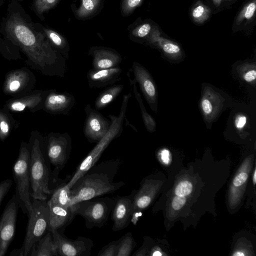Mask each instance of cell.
<instances>
[{
	"instance_id": "1",
	"label": "cell",
	"mask_w": 256,
	"mask_h": 256,
	"mask_svg": "<svg viewBox=\"0 0 256 256\" xmlns=\"http://www.w3.org/2000/svg\"><path fill=\"white\" fill-rule=\"evenodd\" d=\"M8 37L26 54L27 65L48 76L64 77L66 58L50 44L44 32L30 26L18 14H12L6 24Z\"/></svg>"
},
{
	"instance_id": "2",
	"label": "cell",
	"mask_w": 256,
	"mask_h": 256,
	"mask_svg": "<svg viewBox=\"0 0 256 256\" xmlns=\"http://www.w3.org/2000/svg\"><path fill=\"white\" fill-rule=\"evenodd\" d=\"M122 164L120 158L105 160L92 166L70 188L71 204L113 193L126 184L114 182Z\"/></svg>"
},
{
	"instance_id": "3",
	"label": "cell",
	"mask_w": 256,
	"mask_h": 256,
	"mask_svg": "<svg viewBox=\"0 0 256 256\" xmlns=\"http://www.w3.org/2000/svg\"><path fill=\"white\" fill-rule=\"evenodd\" d=\"M30 149V196L32 199L47 200L54 188V179L50 164L40 136L32 134Z\"/></svg>"
},
{
	"instance_id": "4",
	"label": "cell",
	"mask_w": 256,
	"mask_h": 256,
	"mask_svg": "<svg viewBox=\"0 0 256 256\" xmlns=\"http://www.w3.org/2000/svg\"><path fill=\"white\" fill-rule=\"evenodd\" d=\"M131 97L130 92L124 96L120 112L118 116L108 115L111 122L108 130L78 164L72 176L66 182V186L70 188L88 169L98 162L110 144L121 135L123 130L124 121L126 118L128 104Z\"/></svg>"
},
{
	"instance_id": "5",
	"label": "cell",
	"mask_w": 256,
	"mask_h": 256,
	"mask_svg": "<svg viewBox=\"0 0 256 256\" xmlns=\"http://www.w3.org/2000/svg\"><path fill=\"white\" fill-rule=\"evenodd\" d=\"M30 149L29 144L22 142L18 157L12 168L14 178L16 183L15 195L22 212L28 216L32 211L30 188Z\"/></svg>"
},
{
	"instance_id": "6",
	"label": "cell",
	"mask_w": 256,
	"mask_h": 256,
	"mask_svg": "<svg viewBox=\"0 0 256 256\" xmlns=\"http://www.w3.org/2000/svg\"><path fill=\"white\" fill-rule=\"evenodd\" d=\"M116 202L115 197L97 196L73 205L75 214L84 220L87 228H101L106 224Z\"/></svg>"
},
{
	"instance_id": "7",
	"label": "cell",
	"mask_w": 256,
	"mask_h": 256,
	"mask_svg": "<svg viewBox=\"0 0 256 256\" xmlns=\"http://www.w3.org/2000/svg\"><path fill=\"white\" fill-rule=\"evenodd\" d=\"M32 211L28 217L26 232L22 246L24 256L30 254L33 245L48 231L50 210L47 200L32 199Z\"/></svg>"
},
{
	"instance_id": "8",
	"label": "cell",
	"mask_w": 256,
	"mask_h": 256,
	"mask_svg": "<svg viewBox=\"0 0 256 256\" xmlns=\"http://www.w3.org/2000/svg\"><path fill=\"white\" fill-rule=\"evenodd\" d=\"M72 139L66 132H50L48 136L46 154L50 164L54 168V178L57 181L58 173L65 166L70 154Z\"/></svg>"
},
{
	"instance_id": "9",
	"label": "cell",
	"mask_w": 256,
	"mask_h": 256,
	"mask_svg": "<svg viewBox=\"0 0 256 256\" xmlns=\"http://www.w3.org/2000/svg\"><path fill=\"white\" fill-rule=\"evenodd\" d=\"M36 84L34 74L27 68L11 70L6 76L3 92L12 98L22 96L32 91Z\"/></svg>"
},
{
	"instance_id": "10",
	"label": "cell",
	"mask_w": 256,
	"mask_h": 256,
	"mask_svg": "<svg viewBox=\"0 0 256 256\" xmlns=\"http://www.w3.org/2000/svg\"><path fill=\"white\" fill-rule=\"evenodd\" d=\"M53 240L60 256H90L94 246L93 240L83 236L76 240L68 238L57 230L51 232Z\"/></svg>"
},
{
	"instance_id": "11",
	"label": "cell",
	"mask_w": 256,
	"mask_h": 256,
	"mask_svg": "<svg viewBox=\"0 0 256 256\" xmlns=\"http://www.w3.org/2000/svg\"><path fill=\"white\" fill-rule=\"evenodd\" d=\"M18 200L14 194L7 203L0 218V256H4L13 240L16 231Z\"/></svg>"
},
{
	"instance_id": "12",
	"label": "cell",
	"mask_w": 256,
	"mask_h": 256,
	"mask_svg": "<svg viewBox=\"0 0 256 256\" xmlns=\"http://www.w3.org/2000/svg\"><path fill=\"white\" fill-rule=\"evenodd\" d=\"M84 112L86 115L84 127V136L89 142L96 143L108 130L110 120L88 104L84 107Z\"/></svg>"
},
{
	"instance_id": "13",
	"label": "cell",
	"mask_w": 256,
	"mask_h": 256,
	"mask_svg": "<svg viewBox=\"0 0 256 256\" xmlns=\"http://www.w3.org/2000/svg\"><path fill=\"white\" fill-rule=\"evenodd\" d=\"M50 90H36L22 96L6 100L3 108L9 112H20L29 110L36 112L42 110L44 100Z\"/></svg>"
},
{
	"instance_id": "14",
	"label": "cell",
	"mask_w": 256,
	"mask_h": 256,
	"mask_svg": "<svg viewBox=\"0 0 256 256\" xmlns=\"http://www.w3.org/2000/svg\"><path fill=\"white\" fill-rule=\"evenodd\" d=\"M136 192V190H133L128 195L115 197V204L111 212L113 231L124 230L131 222L132 202Z\"/></svg>"
},
{
	"instance_id": "15",
	"label": "cell",
	"mask_w": 256,
	"mask_h": 256,
	"mask_svg": "<svg viewBox=\"0 0 256 256\" xmlns=\"http://www.w3.org/2000/svg\"><path fill=\"white\" fill-rule=\"evenodd\" d=\"M73 95L67 92H57L50 90L44 102L42 110L52 114L67 115L75 104Z\"/></svg>"
},
{
	"instance_id": "16",
	"label": "cell",
	"mask_w": 256,
	"mask_h": 256,
	"mask_svg": "<svg viewBox=\"0 0 256 256\" xmlns=\"http://www.w3.org/2000/svg\"><path fill=\"white\" fill-rule=\"evenodd\" d=\"M88 55L92 57V68L102 70L118 66L122 58L116 50L102 46L90 48Z\"/></svg>"
},
{
	"instance_id": "17",
	"label": "cell",
	"mask_w": 256,
	"mask_h": 256,
	"mask_svg": "<svg viewBox=\"0 0 256 256\" xmlns=\"http://www.w3.org/2000/svg\"><path fill=\"white\" fill-rule=\"evenodd\" d=\"M123 70L119 66L102 69L90 70L86 74L90 88H100L112 85L122 78Z\"/></svg>"
},
{
	"instance_id": "18",
	"label": "cell",
	"mask_w": 256,
	"mask_h": 256,
	"mask_svg": "<svg viewBox=\"0 0 256 256\" xmlns=\"http://www.w3.org/2000/svg\"><path fill=\"white\" fill-rule=\"evenodd\" d=\"M50 210V223L48 231L57 230L66 227L74 218L73 205L62 206L56 204H48Z\"/></svg>"
},
{
	"instance_id": "19",
	"label": "cell",
	"mask_w": 256,
	"mask_h": 256,
	"mask_svg": "<svg viewBox=\"0 0 256 256\" xmlns=\"http://www.w3.org/2000/svg\"><path fill=\"white\" fill-rule=\"evenodd\" d=\"M132 69L136 82L138 83L141 90L148 102L152 104L156 100V90L147 70L139 63L134 62Z\"/></svg>"
},
{
	"instance_id": "20",
	"label": "cell",
	"mask_w": 256,
	"mask_h": 256,
	"mask_svg": "<svg viewBox=\"0 0 256 256\" xmlns=\"http://www.w3.org/2000/svg\"><path fill=\"white\" fill-rule=\"evenodd\" d=\"M256 0H248L236 14L232 26L233 32L244 30L256 18Z\"/></svg>"
},
{
	"instance_id": "21",
	"label": "cell",
	"mask_w": 256,
	"mask_h": 256,
	"mask_svg": "<svg viewBox=\"0 0 256 256\" xmlns=\"http://www.w3.org/2000/svg\"><path fill=\"white\" fill-rule=\"evenodd\" d=\"M155 26L156 24L151 20H136L128 26L130 38L137 42L146 41Z\"/></svg>"
},
{
	"instance_id": "22",
	"label": "cell",
	"mask_w": 256,
	"mask_h": 256,
	"mask_svg": "<svg viewBox=\"0 0 256 256\" xmlns=\"http://www.w3.org/2000/svg\"><path fill=\"white\" fill-rule=\"evenodd\" d=\"M30 252L31 256H58L52 232L48 231L33 245Z\"/></svg>"
},
{
	"instance_id": "23",
	"label": "cell",
	"mask_w": 256,
	"mask_h": 256,
	"mask_svg": "<svg viewBox=\"0 0 256 256\" xmlns=\"http://www.w3.org/2000/svg\"><path fill=\"white\" fill-rule=\"evenodd\" d=\"M103 2V0H80V6L74 11L75 17L80 20L94 17L102 10Z\"/></svg>"
},
{
	"instance_id": "24",
	"label": "cell",
	"mask_w": 256,
	"mask_h": 256,
	"mask_svg": "<svg viewBox=\"0 0 256 256\" xmlns=\"http://www.w3.org/2000/svg\"><path fill=\"white\" fill-rule=\"evenodd\" d=\"M212 10L202 0H196L190 8L189 14L191 20L196 25L204 24L210 19Z\"/></svg>"
},
{
	"instance_id": "25",
	"label": "cell",
	"mask_w": 256,
	"mask_h": 256,
	"mask_svg": "<svg viewBox=\"0 0 256 256\" xmlns=\"http://www.w3.org/2000/svg\"><path fill=\"white\" fill-rule=\"evenodd\" d=\"M43 30L52 46L64 58H68L70 48L66 38L51 28H44Z\"/></svg>"
},
{
	"instance_id": "26",
	"label": "cell",
	"mask_w": 256,
	"mask_h": 256,
	"mask_svg": "<svg viewBox=\"0 0 256 256\" xmlns=\"http://www.w3.org/2000/svg\"><path fill=\"white\" fill-rule=\"evenodd\" d=\"M124 88L122 84L112 86L100 94L94 102L95 109L102 110L112 103L122 92Z\"/></svg>"
},
{
	"instance_id": "27",
	"label": "cell",
	"mask_w": 256,
	"mask_h": 256,
	"mask_svg": "<svg viewBox=\"0 0 256 256\" xmlns=\"http://www.w3.org/2000/svg\"><path fill=\"white\" fill-rule=\"evenodd\" d=\"M48 204H56L62 206H72L70 188L67 186L66 182H62L53 190L50 198L47 200Z\"/></svg>"
},
{
	"instance_id": "28",
	"label": "cell",
	"mask_w": 256,
	"mask_h": 256,
	"mask_svg": "<svg viewBox=\"0 0 256 256\" xmlns=\"http://www.w3.org/2000/svg\"><path fill=\"white\" fill-rule=\"evenodd\" d=\"M15 124L10 112L0 109V140L4 142L10 135Z\"/></svg>"
},
{
	"instance_id": "29",
	"label": "cell",
	"mask_w": 256,
	"mask_h": 256,
	"mask_svg": "<svg viewBox=\"0 0 256 256\" xmlns=\"http://www.w3.org/2000/svg\"><path fill=\"white\" fill-rule=\"evenodd\" d=\"M136 246L131 232H128L119 238L116 256H130Z\"/></svg>"
},
{
	"instance_id": "30",
	"label": "cell",
	"mask_w": 256,
	"mask_h": 256,
	"mask_svg": "<svg viewBox=\"0 0 256 256\" xmlns=\"http://www.w3.org/2000/svg\"><path fill=\"white\" fill-rule=\"evenodd\" d=\"M128 78L130 81L131 86H132L133 92L136 98L140 105V107L142 114V119L144 122L146 127L148 130L149 132H152L154 130L155 126L153 118L146 112L145 109V108L142 103V100L141 98V96L137 90L136 82L134 80H132L131 79H130V78Z\"/></svg>"
},
{
	"instance_id": "31",
	"label": "cell",
	"mask_w": 256,
	"mask_h": 256,
	"mask_svg": "<svg viewBox=\"0 0 256 256\" xmlns=\"http://www.w3.org/2000/svg\"><path fill=\"white\" fill-rule=\"evenodd\" d=\"M144 0H121L120 12L123 16L132 14L136 8L141 5Z\"/></svg>"
},
{
	"instance_id": "32",
	"label": "cell",
	"mask_w": 256,
	"mask_h": 256,
	"mask_svg": "<svg viewBox=\"0 0 256 256\" xmlns=\"http://www.w3.org/2000/svg\"><path fill=\"white\" fill-rule=\"evenodd\" d=\"M60 0H36L34 6L38 14H42L54 7Z\"/></svg>"
},
{
	"instance_id": "33",
	"label": "cell",
	"mask_w": 256,
	"mask_h": 256,
	"mask_svg": "<svg viewBox=\"0 0 256 256\" xmlns=\"http://www.w3.org/2000/svg\"><path fill=\"white\" fill-rule=\"evenodd\" d=\"M119 239L112 240L103 246L98 254V256H116Z\"/></svg>"
},
{
	"instance_id": "34",
	"label": "cell",
	"mask_w": 256,
	"mask_h": 256,
	"mask_svg": "<svg viewBox=\"0 0 256 256\" xmlns=\"http://www.w3.org/2000/svg\"><path fill=\"white\" fill-rule=\"evenodd\" d=\"M192 190V186L190 182L188 180L180 182L175 189L176 196H184L190 194Z\"/></svg>"
},
{
	"instance_id": "35",
	"label": "cell",
	"mask_w": 256,
	"mask_h": 256,
	"mask_svg": "<svg viewBox=\"0 0 256 256\" xmlns=\"http://www.w3.org/2000/svg\"><path fill=\"white\" fill-rule=\"evenodd\" d=\"M12 184V182L10 178L4 180L0 182V206L3 199L10 190Z\"/></svg>"
},
{
	"instance_id": "36",
	"label": "cell",
	"mask_w": 256,
	"mask_h": 256,
	"mask_svg": "<svg viewBox=\"0 0 256 256\" xmlns=\"http://www.w3.org/2000/svg\"><path fill=\"white\" fill-rule=\"evenodd\" d=\"M186 199L184 196H176L172 202V207L174 210H178L184 204Z\"/></svg>"
},
{
	"instance_id": "37",
	"label": "cell",
	"mask_w": 256,
	"mask_h": 256,
	"mask_svg": "<svg viewBox=\"0 0 256 256\" xmlns=\"http://www.w3.org/2000/svg\"><path fill=\"white\" fill-rule=\"evenodd\" d=\"M248 174L246 172H242L236 176L233 180V184L236 186H242L248 178Z\"/></svg>"
},
{
	"instance_id": "38",
	"label": "cell",
	"mask_w": 256,
	"mask_h": 256,
	"mask_svg": "<svg viewBox=\"0 0 256 256\" xmlns=\"http://www.w3.org/2000/svg\"><path fill=\"white\" fill-rule=\"evenodd\" d=\"M202 108L206 114H210L212 110V106L207 98H203L202 102Z\"/></svg>"
},
{
	"instance_id": "39",
	"label": "cell",
	"mask_w": 256,
	"mask_h": 256,
	"mask_svg": "<svg viewBox=\"0 0 256 256\" xmlns=\"http://www.w3.org/2000/svg\"><path fill=\"white\" fill-rule=\"evenodd\" d=\"M211 7L215 11L222 8L223 0H208Z\"/></svg>"
},
{
	"instance_id": "40",
	"label": "cell",
	"mask_w": 256,
	"mask_h": 256,
	"mask_svg": "<svg viewBox=\"0 0 256 256\" xmlns=\"http://www.w3.org/2000/svg\"><path fill=\"white\" fill-rule=\"evenodd\" d=\"M256 71L252 70L248 72L244 76V79L248 82H250L256 79Z\"/></svg>"
},
{
	"instance_id": "41",
	"label": "cell",
	"mask_w": 256,
	"mask_h": 256,
	"mask_svg": "<svg viewBox=\"0 0 256 256\" xmlns=\"http://www.w3.org/2000/svg\"><path fill=\"white\" fill-rule=\"evenodd\" d=\"M246 123V118L244 116H238L236 120V128H242Z\"/></svg>"
},
{
	"instance_id": "42",
	"label": "cell",
	"mask_w": 256,
	"mask_h": 256,
	"mask_svg": "<svg viewBox=\"0 0 256 256\" xmlns=\"http://www.w3.org/2000/svg\"><path fill=\"white\" fill-rule=\"evenodd\" d=\"M10 256H24V250L22 246L20 248L14 249L10 254Z\"/></svg>"
},
{
	"instance_id": "43",
	"label": "cell",
	"mask_w": 256,
	"mask_h": 256,
	"mask_svg": "<svg viewBox=\"0 0 256 256\" xmlns=\"http://www.w3.org/2000/svg\"><path fill=\"white\" fill-rule=\"evenodd\" d=\"M161 159L162 162L167 164L169 162V152L166 150H164L161 152Z\"/></svg>"
},
{
	"instance_id": "44",
	"label": "cell",
	"mask_w": 256,
	"mask_h": 256,
	"mask_svg": "<svg viewBox=\"0 0 256 256\" xmlns=\"http://www.w3.org/2000/svg\"><path fill=\"white\" fill-rule=\"evenodd\" d=\"M238 0H223V6H228L229 5L234 4Z\"/></svg>"
},
{
	"instance_id": "45",
	"label": "cell",
	"mask_w": 256,
	"mask_h": 256,
	"mask_svg": "<svg viewBox=\"0 0 256 256\" xmlns=\"http://www.w3.org/2000/svg\"><path fill=\"white\" fill-rule=\"evenodd\" d=\"M162 254L160 253V252L159 251H154V252H153V253L152 254V256H162Z\"/></svg>"
},
{
	"instance_id": "46",
	"label": "cell",
	"mask_w": 256,
	"mask_h": 256,
	"mask_svg": "<svg viewBox=\"0 0 256 256\" xmlns=\"http://www.w3.org/2000/svg\"><path fill=\"white\" fill-rule=\"evenodd\" d=\"M233 255L236 256H244V254L242 252H235Z\"/></svg>"
},
{
	"instance_id": "47",
	"label": "cell",
	"mask_w": 256,
	"mask_h": 256,
	"mask_svg": "<svg viewBox=\"0 0 256 256\" xmlns=\"http://www.w3.org/2000/svg\"><path fill=\"white\" fill-rule=\"evenodd\" d=\"M256 170H254V178H253V180H254V184H255V183H256Z\"/></svg>"
}]
</instances>
